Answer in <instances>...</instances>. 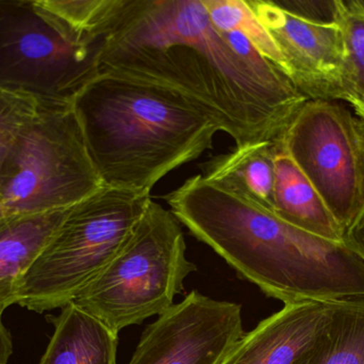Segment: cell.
Masks as SVG:
<instances>
[{
    "label": "cell",
    "instance_id": "6da1fadb",
    "mask_svg": "<svg viewBox=\"0 0 364 364\" xmlns=\"http://www.w3.org/2000/svg\"><path fill=\"white\" fill-rule=\"evenodd\" d=\"M98 72L166 88L237 147L275 140L308 100L240 32H220L203 0H129L102 40Z\"/></svg>",
    "mask_w": 364,
    "mask_h": 364
},
{
    "label": "cell",
    "instance_id": "7a4b0ae2",
    "mask_svg": "<svg viewBox=\"0 0 364 364\" xmlns=\"http://www.w3.org/2000/svg\"><path fill=\"white\" fill-rule=\"evenodd\" d=\"M193 236L284 305L364 297V260L344 241L301 230L201 175L164 197Z\"/></svg>",
    "mask_w": 364,
    "mask_h": 364
},
{
    "label": "cell",
    "instance_id": "3957f363",
    "mask_svg": "<svg viewBox=\"0 0 364 364\" xmlns=\"http://www.w3.org/2000/svg\"><path fill=\"white\" fill-rule=\"evenodd\" d=\"M70 104L102 184L140 194L211 149L220 132L175 92L115 73L98 72Z\"/></svg>",
    "mask_w": 364,
    "mask_h": 364
},
{
    "label": "cell",
    "instance_id": "277c9868",
    "mask_svg": "<svg viewBox=\"0 0 364 364\" xmlns=\"http://www.w3.org/2000/svg\"><path fill=\"white\" fill-rule=\"evenodd\" d=\"M151 201V194L102 185L68 207L23 277L17 303L43 313L73 303L119 254Z\"/></svg>",
    "mask_w": 364,
    "mask_h": 364
},
{
    "label": "cell",
    "instance_id": "5b68a950",
    "mask_svg": "<svg viewBox=\"0 0 364 364\" xmlns=\"http://www.w3.org/2000/svg\"><path fill=\"white\" fill-rule=\"evenodd\" d=\"M186 250L181 222L151 200L119 254L74 303L115 335L160 316L196 271Z\"/></svg>",
    "mask_w": 364,
    "mask_h": 364
},
{
    "label": "cell",
    "instance_id": "8992f818",
    "mask_svg": "<svg viewBox=\"0 0 364 364\" xmlns=\"http://www.w3.org/2000/svg\"><path fill=\"white\" fill-rule=\"evenodd\" d=\"M102 185L70 102H38L0 170V220L68 209Z\"/></svg>",
    "mask_w": 364,
    "mask_h": 364
},
{
    "label": "cell",
    "instance_id": "52a82bcc",
    "mask_svg": "<svg viewBox=\"0 0 364 364\" xmlns=\"http://www.w3.org/2000/svg\"><path fill=\"white\" fill-rule=\"evenodd\" d=\"M102 43L73 33L36 0H0V89L70 102L97 75Z\"/></svg>",
    "mask_w": 364,
    "mask_h": 364
},
{
    "label": "cell",
    "instance_id": "ba28073f",
    "mask_svg": "<svg viewBox=\"0 0 364 364\" xmlns=\"http://www.w3.org/2000/svg\"><path fill=\"white\" fill-rule=\"evenodd\" d=\"M343 232L364 207V141L346 103L307 100L278 137Z\"/></svg>",
    "mask_w": 364,
    "mask_h": 364
},
{
    "label": "cell",
    "instance_id": "9c48e42d",
    "mask_svg": "<svg viewBox=\"0 0 364 364\" xmlns=\"http://www.w3.org/2000/svg\"><path fill=\"white\" fill-rule=\"evenodd\" d=\"M282 58V72L308 100H341L344 47L335 1L247 0Z\"/></svg>",
    "mask_w": 364,
    "mask_h": 364
},
{
    "label": "cell",
    "instance_id": "30bf717a",
    "mask_svg": "<svg viewBox=\"0 0 364 364\" xmlns=\"http://www.w3.org/2000/svg\"><path fill=\"white\" fill-rule=\"evenodd\" d=\"M243 335L241 305L192 291L146 327L128 364H220Z\"/></svg>",
    "mask_w": 364,
    "mask_h": 364
},
{
    "label": "cell",
    "instance_id": "8fae6325",
    "mask_svg": "<svg viewBox=\"0 0 364 364\" xmlns=\"http://www.w3.org/2000/svg\"><path fill=\"white\" fill-rule=\"evenodd\" d=\"M335 303L301 301L284 305L235 342L220 364H297L331 324Z\"/></svg>",
    "mask_w": 364,
    "mask_h": 364
},
{
    "label": "cell",
    "instance_id": "7c38bea8",
    "mask_svg": "<svg viewBox=\"0 0 364 364\" xmlns=\"http://www.w3.org/2000/svg\"><path fill=\"white\" fill-rule=\"evenodd\" d=\"M68 209L0 220V318L17 303L23 277L59 228Z\"/></svg>",
    "mask_w": 364,
    "mask_h": 364
},
{
    "label": "cell",
    "instance_id": "4fadbf2b",
    "mask_svg": "<svg viewBox=\"0 0 364 364\" xmlns=\"http://www.w3.org/2000/svg\"><path fill=\"white\" fill-rule=\"evenodd\" d=\"M273 213L301 230L331 241L344 232L311 182L276 139Z\"/></svg>",
    "mask_w": 364,
    "mask_h": 364
},
{
    "label": "cell",
    "instance_id": "5bb4252c",
    "mask_svg": "<svg viewBox=\"0 0 364 364\" xmlns=\"http://www.w3.org/2000/svg\"><path fill=\"white\" fill-rule=\"evenodd\" d=\"M275 140L248 143L201 166L205 180L273 213Z\"/></svg>",
    "mask_w": 364,
    "mask_h": 364
},
{
    "label": "cell",
    "instance_id": "9a60e30c",
    "mask_svg": "<svg viewBox=\"0 0 364 364\" xmlns=\"http://www.w3.org/2000/svg\"><path fill=\"white\" fill-rule=\"evenodd\" d=\"M53 322L55 333L38 364H117L119 335L74 301Z\"/></svg>",
    "mask_w": 364,
    "mask_h": 364
},
{
    "label": "cell",
    "instance_id": "2e32d148",
    "mask_svg": "<svg viewBox=\"0 0 364 364\" xmlns=\"http://www.w3.org/2000/svg\"><path fill=\"white\" fill-rule=\"evenodd\" d=\"M297 364H364V297L336 301L324 335Z\"/></svg>",
    "mask_w": 364,
    "mask_h": 364
},
{
    "label": "cell",
    "instance_id": "e0dca14e",
    "mask_svg": "<svg viewBox=\"0 0 364 364\" xmlns=\"http://www.w3.org/2000/svg\"><path fill=\"white\" fill-rule=\"evenodd\" d=\"M335 6L344 47L341 102L364 119V1L335 0Z\"/></svg>",
    "mask_w": 364,
    "mask_h": 364
},
{
    "label": "cell",
    "instance_id": "ac0fdd59",
    "mask_svg": "<svg viewBox=\"0 0 364 364\" xmlns=\"http://www.w3.org/2000/svg\"><path fill=\"white\" fill-rule=\"evenodd\" d=\"M73 33L91 42H102L110 33L129 0H36Z\"/></svg>",
    "mask_w": 364,
    "mask_h": 364
},
{
    "label": "cell",
    "instance_id": "d6986e66",
    "mask_svg": "<svg viewBox=\"0 0 364 364\" xmlns=\"http://www.w3.org/2000/svg\"><path fill=\"white\" fill-rule=\"evenodd\" d=\"M203 2L216 29L243 34L282 72V55L247 0H203Z\"/></svg>",
    "mask_w": 364,
    "mask_h": 364
},
{
    "label": "cell",
    "instance_id": "ffe728a7",
    "mask_svg": "<svg viewBox=\"0 0 364 364\" xmlns=\"http://www.w3.org/2000/svg\"><path fill=\"white\" fill-rule=\"evenodd\" d=\"M38 103L29 96L0 89V170Z\"/></svg>",
    "mask_w": 364,
    "mask_h": 364
},
{
    "label": "cell",
    "instance_id": "44dd1931",
    "mask_svg": "<svg viewBox=\"0 0 364 364\" xmlns=\"http://www.w3.org/2000/svg\"><path fill=\"white\" fill-rule=\"evenodd\" d=\"M343 241L364 260V207L344 233Z\"/></svg>",
    "mask_w": 364,
    "mask_h": 364
},
{
    "label": "cell",
    "instance_id": "7402d4cb",
    "mask_svg": "<svg viewBox=\"0 0 364 364\" xmlns=\"http://www.w3.org/2000/svg\"><path fill=\"white\" fill-rule=\"evenodd\" d=\"M13 352L12 339L0 318V364L8 363Z\"/></svg>",
    "mask_w": 364,
    "mask_h": 364
},
{
    "label": "cell",
    "instance_id": "603a6c76",
    "mask_svg": "<svg viewBox=\"0 0 364 364\" xmlns=\"http://www.w3.org/2000/svg\"><path fill=\"white\" fill-rule=\"evenodd\" d=\"M359 124H360L361 134H363V138L364 141V119H359Z\"/></svg>",
    "mask_w": 364,
    "mask_h": 364
},
{
    "label": "cell",
    "instance_id": "cb8c5ba5",
    "mask_svg": "<svg viewBox=\"0 0 364 364\" xmlns=\"http://www.w3.org/2000/svg\"><path fill=\"white\" fill-rule=\"evenodd\" d=\"M363 1H364V0H363Z\"/></svg>",
    "mask_w": 364,
    "mask_h": 364
}]
</instances>
